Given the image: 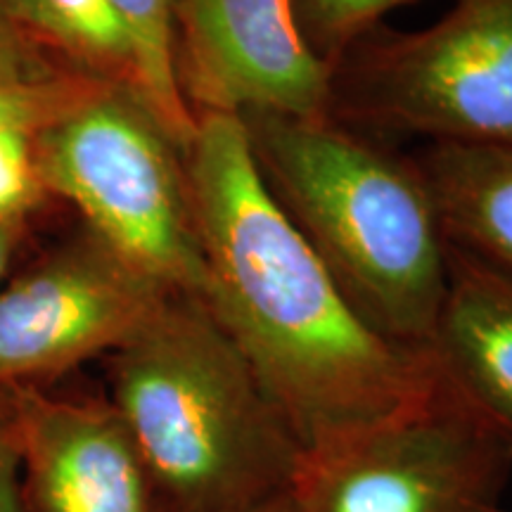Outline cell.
<instances>
[{"instance_id": "6da1fadb", "label": "cell", "mask_w": 512, "mask_h": 512, "mask_svg": "<svg viewBox=\"0 0 512 512\" xmlns=\"http://www.w3.org/2000/svg\"><path fill=\"white\" fill-rule=\"evenodd\" d=\"M183 166L200 299L302 448L382 418L430 384L437 351L401 347L358 316L266 190L238 117L200 114Z\"/></svg>"}, {"instance_id": "7a4b0ae2", "label": "cell", "mask_w": 512, "mask_h": 512, "mask_svg": "<svg viewBox=\"0 0 512 512\" xmlns=\"http://www.w3.org/2000/svg\"><path fill=\"white\" fill-rule=\"evenodd\" d=\"M240 121L266 190L358 316L401 347L432 351L448 242L418 162L335 119Z\"/></svg>"}, {"instance_id": "3957f363", "label": "cell", "mask_w": 512, "mask_h": 512, "mask_svg": "<svg viewBox=\"0 0 512 512\" xmlns=\"http://www.w3.org/2000/svg\"><path fill=\"white\" fill-rule=\"evenodd\" d=\"M107 358L162 512H245L285 498L302 444L200 297L171 292Z\"/></svg>"}, {"instance_id": "277c9868", "label": "cell", "mask_w": 512, "mask_h": 512, "mask_svg": "<svg viewBox=\"0 0 512 512\" xmlns=\"http://www.w3.org/2000/svg\"><path fill=\"white\" fill-rule=\"evenodd\" d=\"M510 479L512 422L439 358L411 401L302 448L285 503L290 512H508Z\"/></svg>"}, {"instance_id": "5b68a950", "label": "cell", "mask_w": 512, "mask_h": 512, "mask_svg": "<svg viewBox=\"0 0 512 512\" xmlns=\"http://www.w3.org/2000/svg\"><path fill=\"white\" fill-rule=\"evenodd\" d=\"M36 164L50 195L74 204L121 259L166 290L202 297L183 152L136 93L95 88L36 133Z\"/></svg>"}, {"instance_id": "8992f818", "label": "cell", "mask_w": 512, "mask_h": 512, "mask_svg": "<svg viewBox=\"0 0 512 512\" xmlns=\"http://www.w3.org/2000/svg\"><path fill=\"white\" fill-rule=\"evenodd\" d=\"M330 119L512 147V0H456L415 34H370L332 69Z\"/></svg>"}, {"instance_id": "52a82bcc", "label": "cell", "mask_w": 512, "mask_h": 512, "mask_svg": "<svg viewBox=\"0 0 512 512\" xmlns=\"http://www.w3.org/2000/svg\"><path fill=\"white\" fill-rule=\"evenodd\" d=\"M169 294L86 228L0 290V389L110 356Z\"/></svg>"}, {"instance_id": "ba28073f", "label": "cell", "mask_w": 512, "mask_h": 512, "mask_svg": "<svg viewBox=\"0 0 512 512\" xmlns=\"http://www.w3.org/2000/svg\"><path fill=\"white\" fill-rule=\"evenodd\" d=\"M174 69L195 119H330L332 69L309 48L290 0H174Z\"/></svg>"}, {"instance_id": "9c48e42d", "label": "cell", "mask_w": 512, "mask_h": 512, "mask_svg": "<svg viewBox=\"0 0 512 512\" xmlns=\"http://www.w3.org/2000/svg\"><path fill=\"white\" fill-rule=\"evenodd\" d=\"M5 394L27 512H162L107 396L76 399L38 387Z\"/></svg>"}, {"instance_id": "30bf717a", "label": "cell", "mask_w": 512, "mask_h": 512, "mask_svg": "<svg viewBox=\"0 0 512 512\" xmlns=\"http://www.w3.org/2000/svg\"><path fill=\"white\" fill-rule=\"evenodd\" d=\"M434 351L486 406L512 422V280L451 245Z\"/></svg>"}, {"instance_id": "8fae6325", "label": "cell", "mask_w": 512, "mask_h": 512, "mask_svg": "<svg viewBox=\"0 0 512 512\" xmlns=\"http://www.w3.org/2000/svg\"><path fill=\"white\" fill-rule=\"evenodd\" d=\"M415 162L448 245L512 280V147L434 143Z\"/></svg>"}, {"instance_id": "7c38bea8", "label": "cell", "mask_w": 512, "mask_h": 512, "mask_svg": "<svg viewBox=\"0 0 512 512\" xmlns=\"http://www.w3.org/2000/svg\"><path fill=\"white\" fill-rule=\"evenodd\" d=\"M0 12L41 55L136 93L131 41L107 0H0Z\"/></svg>"}, {"instance_id": "4fadbf2b", "label": "cell", "mask_w": 512, "mask_h": 512, "mask_svg": "<svg viewBox=\"0 0 512 512\" xmlns=\"http://www.w3.org/2000/svg\"><path fill=\"white\" fill-rule=\"evenodd\" d=\"M119 17L136 62V95L185 152L197 119L185 105L174 69V0H107Z\"/></svg>"}, {"instance_id": "5bb4252c", "label": "cell", "mask_w": 512, "mask_h": 512, "mask_svg": "<svg viewBox=\"0 0 512 512\" xmlns=\"http://www.w3.org/2000/svg\"><path fill=\"white\" fill-rule=\"evenodd\" d=\"M100 86L105 83L72 69L27 72L0 67V133H38Z\"/></svg>"}, {"instance_id": "9a60e30c", "label": "cell", "mask_w": 512, "mask_h": 512, "mask_svg": "<svg viewBox=\"0 0 512 512\" xmlns=\"http://www.w3.org/2000/svg\"><path fill=\"white\" fill-rule=\"evenodd\" d=\"M411 0H290L299 31L330 69L363 41L375 24Z\"/></svg>"}, {"instance_id": "2e32d148", "label": "cell", "mask_w": 512, "mask_h": 512, "mask_svg": "<svg viewBox=\"0 0 512 512\" xmlns=\"http://www.w3.org/2000/svg\"><path fill=\"white\" fill-rule=\"evenodd\" d=\"M48 197L36 164V133H0V223L22 226Z\"/></svg>"}, {"instance_id": "e0dca14e", "label": "cell", "mask_w": 512, "mask_h": 512, "mask_svg": "<svg viewBox=\"0 0 512 512\" xmlns=\"http://www.w3.org/2000/svg\"><path fill=\"white\" fill-rule=\"evenodd\" d=\"M0 512H27L19 484V458L8 425V411L0 413Z\"/></svg>"}, {"instance_id": "ac0fdd59", "label": "cell", "mask_w": 512, "mask_h": 512, "mask_svg": "<svg viewBox=\"0 0 512 512\" xmlns=\"http://www.w3.org/2000/svg\"><path fill=\"white\" fill-rule=\"evenodd\" d=\"M0 67L8 69H27V72H46V69H67L62 64L41 55L31 48L15 29L10 27L8 19L0 12Z\"/></svg>"}, {"instance_id": "d6986e66", "label": "cell", "mask_w": 512, "mask_h": 512, "mask_svg": "<svg viewBox=\"0 0 512 512\" xmlns=\"http://www.w3.org/2000/svg\"><path fill=\"white\" fill-rule=\"evenodd\" d=\"M19 228L22 226H8V223H0V278L8 271L12 252H15L17 240H19Z\"/></svg>"}, {"instance_id": "ffe728a7", "label": "cell", "mask_w": 512, "mask_h": 512, "mask_svg": "<svg viewBox=\"0 0 512 512\" xmlns=\"http://www.w3.org/2000/svg\"><path fill=\"white\" fill-rule=\"evenodd\" d=\"M245 512H290V510H287L285 498H278V501L259 505V508H252V510H245Z\"/></svg>"}, {"instance_id": "44dd1931", "label": "cell", "mask_w": 512, "mask_h": 512, "mask_svg": "<svg viewBox=\"0 0 512 512\" xmlns=\"http://www.w3.org/2000/svg\"><path fill=\"white\" fill-rule=\"evenodd\" d=\"M5 411H8V394H5V401L0 403V413H5Z\"/></svg>"}, {"instance_id": "7402d4cb", "label": "cell", "mask_w": 512, "mask_h": 512, "mask_svg": "<svg viewBox=\"0 0 512 512\" xmlns=\"http://www.w3.org/2000/svg\"><path fill=\"white\" fill-rule=\"evenodd\" d=\"M5 401V389H0V403Z\"/></svg>"}]
</instances>
